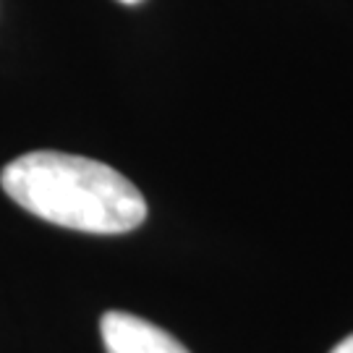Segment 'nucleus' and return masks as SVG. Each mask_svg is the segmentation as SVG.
Masks as SVG:
<instances>
[{"mask_svg":"<svg viewBox=\"0 0 353 353\" xmlns=\"http://www.w3.org/2000/svg\"><path fill=\"white\" fill-rule=\"evenodd\" d=\"M118 3H126V6H137V3H141V0H118Z\"/></svg>","mask_w":353,"mask_h":353,"instance_id":"20e7f679","label":"nucleus"},{"mask_svg":"<svg viewBox=\"0 0 353 353\" xmlns=\"http://www.w3.org/2000/svg\"><path fill=\"white\" fill-rule=\"evenodd\" d=\"M330 353H353V335H348L345 341H341Z\"/></svg>","mask_w":353,"mask_h":353,"instance_id":"7ed1b4c3","label":"nucleus"},{"mask_svg":"<svg viewBox=\"0 0 353 353\" xmlns=\"http://www.w3.org/2000/svg\"><path fill=\"white\" fill-rule=\"evenodd\" d=\"M100 332L108 353H189L163 327L126 312H108Z\"/></svg>","mask_w":353,"mask_h":353,"instance_id":"f03ea898","label":"nucleus"},{"mask_svg":"<svg viewBox=\"0 0 353 353\" xmlns=\"http://www.w3.org/2000/svg\"><path fill=\"white\" fill-rule=\"evenodd\" d=\"M0 186L26 212L71 230L110 236L147 220V202L123 173L79 154L26 152L3 168Z\"/></svg>","mask_w":353,"mask_h":353,"instance_id":"f257e3e1","label":"nucleus"}]
</instances>
